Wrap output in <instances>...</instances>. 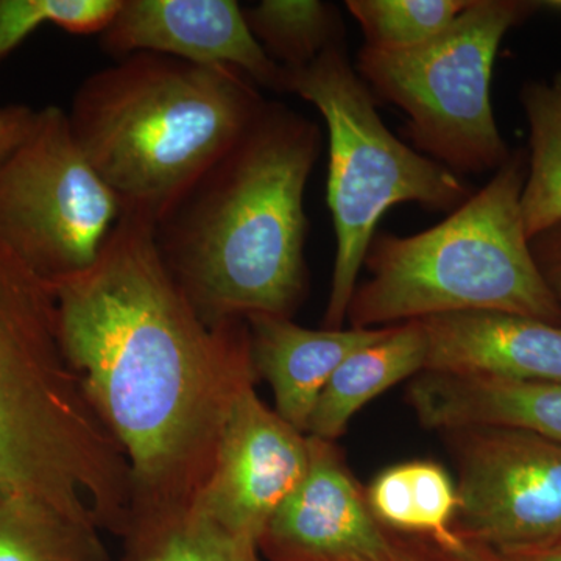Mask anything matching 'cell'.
I'll list each match as a JSON object with an SVG mask.
<instances>
[{"label":"cell","mask_w":561,"mask_h":561,"mask_svg":"<svg viewBox=\"0 0 561 561\" xmlns=\"http://www.w3.org/2000/svg\"><path fill=\"white\" fill-rule=\"evenodd\" d=\"M51 286L66 359L130 465V516L191 507L232 405L260 378L249 323H206L153 224L131 214L91 267Z\"/></svg>","instance_id":"6da1fadb"},{"label":"cell","mask_w":561,"mask_h":561,"mask_svg":"<svg viewBox=\"0 0 561 561\" xmlns=\"http://www.w3.org/2000/svg\"><path fill=\"white\" fill-rule=\"evenodd\" d=\"M316 122L265 101L249 127L153 225L162 262L208 324L291 319L308 291L305 192Z\"/></svg>","instance_id":"7a4b0ae2"},{"label":"cell","mask_w":561,"mask_h":561,"mask_svg":"<svg viewBox=\"0 0 561 561\" xmlns=\"http://www.w3.org/2000/svg\"><path fill=\"white\" fill-rule=\"evenodd\" d=\"M0 497L124 535L127 456L62 351L54 286L0 243Z\"/></svg>","instance_id":"3957f363"},{"label":"cell","mask_w":561,"mask_h":561,"mask_svg":"<svg viewBox=\"0 0 561 561\" xmlns=\"http://www.w3.org/2000/svg\"><path fill=\"white\" fill-rule=\"evenodd\" d=\"M265 101L241 70L135 54L84 79L68 119L122 214L154 225L227 153Z\"/></svg>","instance_id":"277c9868"},{"label":"cell","mask_w":561,"mask_h":561,"mask_svg":"<svg viewBox=\"0 0 561 561\" xmlns=\"http://www.w3.org/2000/svg\"><path fill=\"white\" fill-rule=\"evenodd\" d=\"M527 158L516 150L481 191L430 230L376 232L357 284L351 328H383L459 312H502L560 324L524 228Z\"/></svg>","instance_id":"5b68a950"},{"label":"cell","mask_w":561,"mask_h":561,"mask_svg":"<svg viewBox=\"0 0 561 561\" xmlns=\"http://www.w3.org/2000/svg\"><path fill=\"white\" fill-rule=\"evenodd\" d=\"M287 92L311 103L327 122V198L335 260L323 327L342 330L383 214L402 203L453 213L472 192L457 173L413 150L383 125L375 95L351 66L345 44L287 73Z\"/></svg>","instance_id":"8992f818"},{"label":"cell","mask_w":561,"mask_h":561,"mask_svg":"<svg viewBox=\"0 0 561 561\" xmlns=\"http://www.w3.org/2000/svg\"><path fill=\"white\" fill-rule=\"evenodd\" d=\"M546 2L472 0L440 35L412 49L362 47L356 70L371 94L408 117V136L457 173L496 172L511 158L493 105L491 77L502 39Z\"/></svg>","instance_id":"52a82bcc"},{"label":"cell","mask_w":561,"mask_h":561,"mask_svg":"<svg viewBox=\"0 0 561 561\" xmlns=\"http://www.w3.org/2000/svg\"><path fill=\"white\" fill-rule=\"evenodd\" d=\"M121 216L73 138L68 111L36 110L27 136L0 161V243L55 283L94 264Z\"/></svg>","instance_id":"ba28073f"},{"label":"cell","mask_w":561,"mask_h":561,"mask_svg":"<svg viewBox=\"0 0 561 561\" xmlns=\"http://www.w3.org/2000/svg\"><path fill=\"white\" fill-rule=\"evenodd\" d=\"M465 540L516 553L561 541V445L505 427L445 431Z\"/></svg>","instance_id":"9c48e42d"},{"label":"cell","mask_w":561,"mask_h":561,"mask_svg":"<svg viewBox=\"0 0 561 561\" xmlns=\"http://www.w3.org/2000/svg\"><path fill=\"white\" fill-rule=\"evenodd\" d=\"M308 465V434L249 387L232 405L213 471L194 505L224 529L260 545L273 513L297 489Z\"/></svg>","instance_id":"30bf717a"},{"label":"cell","mask_w":561,"mask_h":561,"mask_svg":"<svg viewBox=\"0 0 561 561\" xmlns=\"http://www.w3.org/2000/svg\"><path fill=\"white\" fill-rule=\"evenodd\" d=\"M308 438L305 478L273 513L257 546L273 561H389L393 535L376 522L341 449Z\"/></svg>","instance_id":"8fae6325"},{"label":"cell","mask_w":561,"mask_h":561,"mask_svg":"<svg viewBox=\"0 0 561 561\" xmlns=\"http://www.w3.org/2000/svg\"><path fill=\"white\" fill-rule=\"evenodd\" d=\"M101 47L114 60L158 54L241 70L257 87L287 92L286 70L267 57L234 0H122Z\"/></svg>","instance_id":"7c38bea8"},{"label":"cell","mask_w":561,"mask_h":561,"mask_svg":"<svg viewBox=\"0 0 561 561\" xmlns=\"http://www.w3.org/2000/svg\"><path fill=\"white\" fill-rule=\"evenodd\" d=\"M424 371L561 383V327L502 312H459L420 320Z\"/></svg>","instance_id":"4fadbf2b"},{"label":"cell","mask_w":561,"mask_h":561,"mask_svg":"<svg viewBox=\"0 0 561 561\" xmlns=\"http://www.w3.org/2000/svg\"><path fill=\"white\" fill-rule=\"evenodd\" d=\"M408 401L427 430L505 427L561 445V383L421 371Z\"/></svg>","instance_id":"5bb4252c"},{"label":"cell","mask_w":561,"mask_h":561,"mask_svg":"<svg viewBox=\"0 0 561 561\" xmlns=\"http://www.w3.org/2000/svg\"><path fill=\"white\" fill-rule=\"evenodd\" d=\"M257 376L271 383L276 413L306 434L324 387L351 354L381 341L391 327L309 330L291 319H247Z\"/></svg>","instance_id":"9a60e30c"},{"label":"cell","mask_w":561,"mask_h":561,"mask_svg":"<svg viewBox=\"0 0 561 561\" xmlns=\"http://www.w3.org/2000/svg\"><path fill=\"white\" fill-rule=\"evenodd\" d=\"M426 351V335L420 320L393 324L386 337L351 354L332 375L313 409L306 434L321 440H337L368 402L424 371Z\"/></svg>","instance_id":"2e32d148"},{"label":"cell","mask_w":561,"mask_h":561,"mask_svg":"<svg viewBox=\"0 0 561 561\" xmlns=\"http://www.w3.org/2000/svg\"><path fill=\"white\" fill-rule=\"evenodd\" d=\"M368 507L387 530L431 538L457 548L459 493L449 472L431 460H413L379 472L367 491Z\"/></svg>","instance_id":"e0dca14e"},{"label":"cell","mask_w":561,"mask_h":561,"mask_svg":"<svg viewBox=\"0 0 561 561\" xmlns=\"http://www.w3.org/2000/svg\"><path fill=\"white\" fill-rule=\"evenodd\" d=\"M124 535L131 561H260L257 542L224 529L194 504L131 515Z\"/></svg>","instance_id":"ac0fdd59"},{"label":"cell","mask_w":561,"mask_h":561,"mask_svg":"<svg viewBox=\"0 0 561 561\" xmlns=\"http://www.w3.org/2000/svg\"><path fill=\"white\" fill-rule=\"evenodd\" d=\"M95 523L21 497H0V561H108Z\"/></svg>","instance_id":"d6986e66"},{"label":"cell","mask_w":561,"mask_h":561,"mask_svg":"<svg viewBox=\"0 0 561 561\" xmlns=\"http://www.w3.org/2000/svg\"><path fill=\"white\" fill-rule=\"evenodd\" d=\"M530 128V157L522 194L527 238L561 220V72L522 90Z\"/></svg>","instance_id":"ffe728a7"},{"label":"cell","mask_w":561,"mask_h":561,"mask_svg":"<svg viewBox=\"0 0 561 561\" xmlns=\"http://www.w3.org/2000/svg\"><path fill=\"white\" fill-rule=\"evenodd\" d=\"M250 32L287 73L308 68L323 51L345 44L341 10L321 0H262L243 9Z\"/></svg>","instance_id":"44dd1931"},{"label":"cell","mask_w":561,"mask_h":561,"mask_svg":"<svg viewBox=\"0 0 561 561\" xmlns=\"http://www.w3.org/2000/svg\"><path fill=\"white\" fill-rule=\"evenodd\" d=\"M472 0H348L365 47L398 51L420 46L449 27Z\"/></svg>","instance_id":"7402d4cb"},{"label":"cell","mask_w":561,"mask_h":561,"mask_svg":"<svg viewBox=\"0 0 561 561\" xmlns=\"http://www.w3.org/2000/svg\"><path fill=\"white\" fill-rule=\"evenodd\" d=\"M122 0H0V61L46 24L73 35L108 27Z\"/></svg>","instance_id":"603a6c76"},{"label":"cell","mask_w":561,"mask_h":561,"mask_svg":"<svg viewBox=\"0 0 561 561\" xmlns=\"http://www.w3.org/2000/svg\"><path fill=\"white\" fill-rule=\"evenodd\" d=\"M393 535V556L389 561H522L512 553L497 551L482 542L465 540L457 548H446L419 535Z\"/></svg>","instance_id":"cb8c5ba5"},{"label":"cell","mask_w":561,"mask_h":561,"mask_svg":"<svg viewBox=\"0 0 561 561\" xmlns=\"http://www.w3.org/2000/svg\"><path fill=\"white\" fill-rule=\"evenodd\" d=\"M531 256L561 306V220L530 239Z\"/></svg>","instance_id":"d4e9b609"},{"label":"cell","mask_w":561,"mask_h":561,"mask_svg":"<svg viewBox=\"0 0 561 561\" xmlns=\"http://www.w3.org/2000/svg\"><path fill=\"white\" fill-rule=\"evenodd\" d=\"M35 116L36 110L28 105H0V161L20 146L31 130Z\"/></svg>","instance_id":"484cf974"},{"label":"cell","mask_w":561,"mask_h":561,"mask_svg":"<svg viewBox=\"0 0 561 561\" xmlns=\"http://www.w3.org/2000/svg\"><path fill=\"white\" fill-rule=\"evenodd\" d=\"M512 556L522 561H561V541L531 551L516 552Z\"/></svg>","instance_id":"4316f807"}]
</instances>
